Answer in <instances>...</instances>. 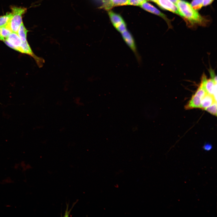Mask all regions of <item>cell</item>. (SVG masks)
Here are the masks:
<instances>
[{
  "mask_svg": "<svg viewBox=\"0 0 217 217\" xmlns=\"http://www.w3.org/2000/svg\"><path fill=\"white\" fill-rule=\"evenodd\" d=\"M176 5L182 17L191 24L202 26H205L207 24L208 20L193 9L188 2L184 0H179Z\"/></svg>",
  "mask_w": 217,
  "mask_h": 217,
  "instance_id": "1",
  "label": "cell"
},
{
  "mask_svg": "<svg viewBox=\"0 0 217 217\" xmlns=\"http://www.w3.org/2000/svg\"><path fill=\"white\" fill-rule=\"evenodd\" d=\"M11 16L8 26L12 32L17 33L20 27L22 22V15L27 9L15 6L11 8Z\"/></svg>",
  "mask_w": 217,
  "mask_h": 217,
  "instance_id": "2",
  "label": "cell"
},
{
  "mask_svg": "<svg viewBox=\"0 0 217 217\" xmlns=\"http://www.w3.org/2000/svg\"><path fill=\"white\" fill-rule=\"evenodd\" d=\"M4 41L11 48L22 53V42L17 33L12 32Z\"/></svg>",
  "mask_w": 217,
  "mask_h": 217,
  "instance_id": "3",
  "label": "cell"
},
{
  "mask_svg": "<svg viewBox=\"0 0 217 217\" xmlns=\"http://www.w3.org/2000/svg\"><path fill=\"white\" fill-rule=\"evenodd\" d=\"M122 37L128 47L133 51L139 63L141 62V58L138 52L134 40L131 33L127 30L121 33Z\"/></svg>",
  "mask_w": 217,
  "mask_h": 217,
  "instance_id": "4",
  "label": "cell"
},
{
  "mask_svg": "<svg viewBox=\"0 0 217 217\" xmlns=\"http://www.w3.org/2000/svg\"><path fill=\"white\" fill-rule=\"evenodd\" d=\"M201 84H202L207 94L212 95L217 101V83L212 79H207L205 74L203 75Z\"/></svg>",
  "mask_w": 217,
  "mask_h": 217,
  "instance_id": "5",
  "label": "cell"
},
{
  "mask_svg": "<svg viewBox=\"0 0 217 217\" xmlns=\"http://www.w3.org/2000/svg\"><path fill=\"white\" fill-rule=\"evenodd\" d=\"M140 6L144 10L161 17L166 21L169 28L172 27L171 20L168 19L165 15L161 12L150 3L146 2L142 4Z\"/></svg>",
  "mask_w": 217,
  "mask_h": 217,
  "instance_id": "6",
  "label": "cell"
},
{
  "mask_svg": "<svg viewBox=\"0 0 217 217\" xmlns=\"http://www.w3.org/2000/svg\"><path fill=\"white\" fill-rule=\"evenodd\" d=\"M156 3L162 8L168 10L182 17L177 6L169 0H158Z\"/></svg>",
  "mask_w": 217,
  "mask_h": 217,
  "instance_id": "7",
  "label": "cell"
},
{
  "mask_svg": "<svg viewBox=\"0 0 217 217\" xmlns=\"http://www.w3.org/2000/svg\"><path fill=\"white\" fill-rule=\"evenodd\" d=\"M128 0H110L103 4L101 8L108 10L115 6L127 5Z\"/></svg>",
  "mask_w": 217,
  "mask_h": 217,
  "instance_id": "8",
  "label": "cell"
},
{
  "mask_svg": "<svg viewBox=\"0 0 217 217\" xmlns=\"http://www.w3.org/2000/svg\"><path fill=\"white\" fill-rule=\"evenodd\" d=\"M201 99L199 96L194 94L185 106V108L186 109H190L194 108H200Z\"/></svg>",
  "mask_w": 217,
  "mask_h": 217,
  "instance_id": "9",
  "label": "cell"
},
{
  "mask_svg": "<svg viewBox=\"0 0 217 217\" xmlns=\"http://www.w3.org/2000/svg\"><path fill=\"white\" fill-rule=\"evenodd\" d=\"M215 102H216V101L213 96L207 93L201 99L200 108L204 109Z\"/></svg>",
  "mask_w": 217,
  "mask_h": 217,
  "instance_id": "10",
  "label": "cell"
},
{
  "mask_svg": "<svg viewBox=\"0 0 217 217\" xmlns=\"http://www.w3.org/2000/svg\"><path fill=\"white\" fill-rule=\"evenodd\" d=\"M108 14L112 23L115 27L124 21L120 15L114 13L111 10L108 11Z\"/></svg>",
  "mask_w": 217,
  "mask_h": 217,
  "instance_id": "11",
  "label": "cell"
},
{
  "mask_svg": "<svg viewBox=\"0 0 217 217\" xmlns=\"http://www.w3.org/2000/svg\"><path fill=\"white\" fill-rule=\"evenodd\" d=\"M28 30L24 27L22 23L18 29L17 34L22 42H24L27 40V33Z\"/></svg>",
  "mask_w": 217,
  "mask_h": 217,
  "instance_id": "12",
  "label": "cell"
},
{
  "mask_svg": "<svg viewBox=\"0 0 217 217\" xmlns=\"http://www.w3.org/2000/svg\"><path fill=\"white\" fill-rule=\"evenodd\" d=\"M11 13H8L0 17V27L8 25L11 16Z\"/></svg>",
  "mask_w": 217,
  "mask_h": 217,
  "instance_id": "13",
  "label": "cell"
},
{
  "mask_svg": "<svg viewBox=\"0 0 217 217\" xmlns=\"http://www.w3.org/2000/svg\"><path fill=\"white\" fill-rule=\"evenodd\" d=\"M0 30L1 35L5 40L12 33L11 30L8 25L0 27Z\"/></svg>",
  "mask_w": 217,
  "mask_h": 217,
  "instance_id": "14",
  "label": "cell"
},
{
  "mask_svg": "<svg viewBox=\"0 0 217 217\" xmlns=\"http://www.w3.org/2000/svg\"><path fill=\"white\" fill-rule=\"evenodd\" d=\"M204 0H193L191 5L194 9L197 10H200L203 6Z\"/></svg>",
  "mask_w": 217,
  "mask_h": 217,
  "instance_id": "15",
  "label": "cell"
},
{
  "mask_svg": "<svg viewBox=\"0 0 217 217\" xmlns=\"http://www.w3.org/2000/svg\"><path fill=\"white\" fill-rule=\"evenodd\" d=\"M207 93L205 88L203 85L200 84V86L197 89L195 94L199 96L202 99Z\"/></svg>",
  "mask_w": 217,
  "mask_h": 217,
  "instance_id": "16",
  "label": "cell"
},
{
  "mask_svg": "<svg viewBox=\"0 0 217 217\" xmlns=\"http://www.w3.org/2000/svg\"><path fill=\"white\" fill-rule=\"evenodd\" d=\"M210 114L217 115V102H215L212 105L204 109Z\"/></svg>",
  "mask_w": 217,
  "mask_h": 217,
  "instance_id": "17",
  "label": "cell"
},
{
  "mask_svg": "<svg viewBox=\"0 0 217 217\" xmlns=\"http://www.w3.org/2000/svg\"><path fill=\"white\" fill-rule=\"evenodd\" d=\"M150 0H128L127 5L140 6L143 3Z\"/></svg>",
  "mask_w": 217,
  "mask_h": 217,
  "instance_id": "18",
  "label": "cell"
},
{
  "mask_svg": "<svg viewBox=\"0 0 217 217\" xmlns=\"http://www.w3.org/2000/svg\"><path fill=\"white\" fill-rule=\"evenodd\" d=\"M115 27L121 33L127 30L126 24L124 20Z\"/></svg>",
  "mask_w": 217,
  "mask_h": 217,
  "instance_id": "19",
  "label": "cell"
},
{
  "mask_svg": "<svg viewBox=\"0 0 217 217\" xmlns=\"http://www.w3.org/2000/svg\"><path fill=\"white\" fill-rule=\"evenodd\" d=\"M209 71L210 76L212 77L211 79L213 80L215 83H217V77L216 75L215 74L214 71L211 69H210Z\"/></svg>",
  "mask_w": 217,
  "mask_h": 217,
  "instance_id": "20",
  "label": "cell"
},
{
  "mask_svg": "<svg viewBox=\"0 0 217 217\" xmlns=\"http://www.w3.org/2000/svg\"><path fill=\"white\" fill-rule=\"evenodd\" d=\"M212 146L210 143H205L203 146V149L206 151H209L212 149Z\"/></svg>",
  "mask_w": 217,
  "mask_h": 217,
  "instance_id": "21",
  "label": "cell"
},
{
  "mask_svg": "<svg viewBox=\"0 0 217 217\" xmlns=\"http://www.w3.org/2000/svg\"><path fill=\"white\" fill-rule=\"evenodd\" d=\"M214 0H204L203 6H206L211 4Z\"/></svg>",
  "mask_w": 217,
  "mask_h": 217,
  "instance_id": "22",
  "label": "cell"
},
{
  "mask_svg": "<svg viewBox=\"0 0 217 217\" xmlns=\"http://www.w3.org/2000/svg\"><path fill=\"white\" fill-rule=\"evenodd\" d=\"M69 204V203H66L67 208L65 212V213L64 216H68L70 214V212L69 211H68V208Z\"/></svg>",
  "mask_w": 217,
  "mask_h": 217,
  "instance_id": "23",
  "label": "cell"
},
{
  "mask_svg": "<svg viewBox=\"0 0 217 217\" xmlns=\"http://www.w3.org/2000/svg\"><path fill=\"white\" fill-rule=\"evenodd\" d=\"M175 5H176L178 2L179 0H169Z\"/></svg>",
  "mask_w": 217,
  "mask_h": 217,
  "instance_id": "24",
  "label": "cell"
},
{
  "mask_svg": "<svg viewBox=\"0 0 217 217\" xmlns=\"http://www.w3.org/2000/svg\"><path fill=\"white\" fill-rule=\"evenodd\" d=\"M0 40L2 41H4L5 39L2 36L1 33H0Z\"/></svg>",
  "mask_w": 217,
  "mask_h": 217,
  "instance_id": "25",
  "label": "cell"
},
{
  "mask_svg": "<svg viewBox=\"0 0 217 217\" xmlns=\"http://www.w3.org/2000/svg\"><path fill=\"white\" fill-rule=\"evenodd\" d=\"M100 0V1L102 2L103 3H104L109 0Z\"/></svg>",
  "mask_w": 217,
  "mask_h": 217,
  "instance_id": "26",
  "label": "cell"
},
{
  "mask_svg": "<svg viewBox=\"0 0 217 217\" xmlns=\"http://www.w3.org/2000/svg\"><path fill=\"white\" fill-rule=\"evenodd\" d=\"M158 0H150V1H152L155 3H156Z\"/></svg>",
  "mask_w": 217,
  "mask_h": 217,
  "instance_id": "27",
  "label": "cell"
}]
</instances>
